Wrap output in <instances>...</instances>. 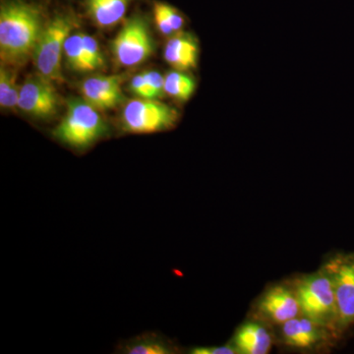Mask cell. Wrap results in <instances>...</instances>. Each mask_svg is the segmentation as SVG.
<instances>
[{
	"label": "cell",
	"mask_w": 354,
	"mask_h": 354,
	"mask_svg": "<svg viewBox=\"0 0 354 354\" xmlns=\"http://www.w3.org/2000/svg\"><path fill=\"white\" fill-rule=\"evenodd\" d=\"M51 82L41 74L28 78L21 86L18 106L32 118H53L59 106V95Z\"/></svg>",
	"instance_id": "8"
},
{
	"label": "cell",
	"mask_w": 354,
	"mask_h": 354,
	"mask_svg": "<svg viewBox=\"0 0 354 354\" xmlns=\"http://www.w3.org/2000/svg\"><path fill=\"white\" fill-rule=\"evenodd\" d=\"M297 295L300 309L310 320L339 326L334 286L327 272L305 279L298 285Z\"/></svg>",
	"instance_id": "4"
},
{
	"label": "cell",
	"mask_w": 354,
	"mask_h": 354,
	"mask_svg": "<svg viewBox=\"0 0 354 354\" xmlns=\"http://www.w3.org/2000/svg\"><path fill=\"white\" fill-rule=\"evenodd\" d=\"M196 84L192 77L174 70L165 77V94L171 95L177 101L186 102L194 94Z\"/></svg>",
	"instance_id": "15"
},
{
	"label": "cell",
	"mask_w": 354,
	"mask_h": 354,
	"mask_svg": "<svg viewBox=\"0 0 354 354\" xmlns=\"http://www.w3.org/2000/svg\"><path fill=\"white\" fill-rule=\"evenodd\" d=\"M236 348L232 346H199L191 349L193 354H234L239 353Z\"/></svg>",
	"instance_id": "24"
},
{
	"label": "cell",
	"mask_w": 354,
	"mask_h": 354,
	"mask_svg": "<svg viewBox=\"0 0 354 354\" xmlns=\"http://www.w3.org/2000/svg\"><path fill=\"white\" fill-rule=\"evenodd\" d=\"M235 346L243 354H266L272 346L271 335L262 326L248 323L242 326L235 335Z\"/></svg>",
	"instance_id": "13"
},
{
	"label": "cell",
	"mask_w": 354,
	"mask_h": 354,
	"mask_svg": "<svg viewBox=\"0 0 354 354\" xmlns=\"http://www.w3.org/2000/svg\"><path fill=\"white\" fill-rule=\"evenodd\" d=\"M116 62L123 67L141 64L152 55L153 39L145 18L135 15L127 21L111 44Z\"/></svg>",
	"instance_id": "6"
},
{
	"label": "cell",
	"mask_w": 354,
	"mask_h": 354,
	"mask_svg": "<svg viewBox=\"0 0 354 354\" xmlns=\"http://www.w3.org/2000/svg\"><path fill=\"white\" fill-rule=\"evenodd\" d=\"M283 332L286 342L295 348H310L318 341L314 333L300 319L293 318L283 323Z\"/></svg>",
	"instance_id": "17"
},
{
	"label": "cell",
	"mask_w": 354,
	"mask_h": 354,
	"mask_svg": "<svg viewBox=\"0 0 354 354\" xmlns=\"http://www.w3.org/2000/svg\"><path fill=\"white\" fill-rule=\"evenodd\" d=\"M145 74L147 82L152 93L153 99L157 100L165 94V77L160 75L157 71H147Z\"/></svg>",
	"instance_id": "20"
},
{
	"label": "cell",
	"mask_w": 354,
	"mask_h": 354,
	"mask_svg": "<svg viewBox=\"0 0 354 354\" xmlns=\"http://www.w3.org/2000/svg\"><path fill=\"white\" fill-rule=\"evenodd\" d=\"M109 127L99 111L85 100H72L62 122L53 129V138L77 151L87 150L104 138Z\"/></svg>",
	"instance_id": "2"
},
{
	"label": "cell",
	"mask_w": 354,
	"mask_h": 354,
	"mask_svg": "<svg viewBox=\"0 0 354 354\" xmlns=\"http://www.w3.org/2000/svg\"><path fill=\"white\" fill-rule=\"evenodd\" d=\"M20 88L16 84V77L12 72L1 64L0 69V104L4 109L18 106Z\"/></svg>",
	"instance_id": "18"
},
{
	"label": "cell",
	"mask_w": 354,
	"mask_h": 354,
	"mask_svg": "<svg viewBox=\"0 0 354 354\" xmlns=\"http://www.w3.org/2000/svg\"><path fill=\"white\" fill-rule=\"evenodd\" d=\"M130 0H86L91 19L101 28H109L124 18Z\"/></svg>",
	"instance_id": "12"
},
{
	"label": "cell",
	"mask_w": 354,
	"mask_h": 354,
	"mask_svg": "<svg viewBox=\"0 0 354 354\" xmlns=\"http://www.w3.org/2000/svg\"><path fill=\"white\" fill-rule=\"evenodd\" d=\"M82 39L84 48H85L86 55H87L88 60L90 62L93 71L104 68V57H102L101 48H100L97 39L85 34H82Z\"/></svg>",
	"instance_id": "19"
},
{
	"label": "cell",
	"mask_w": 354,
	"mask_h": 354,
	"mask_svg": "<svg viewBox=\"0 0 354 354\" xmlns=\"http://www.w3.org/2000/svg\"><path fill=\"white\" fill-rule=\"evenodd\" d=\"M334 286L339 327L354 323V256L339 257L326 268Z\"/></svg>",
	"instance_id": "7"
},
{
	"label": "cell",
	"mask_w": 354,
	"mask_h": 354,
	"mask_svg": "<svg viewBox=\"0 0 354 354\" xmlns=\"http://www.w3.org/2000/svg\"><path fill=\"white\" fill-rule=\"evenodd\" d=\"M41 11L22 0H6L0 9L1 64L21 66L32 57L44 29Z\"/></svg>",
	"instance_id": "1"
},
{
	"label": "cell",
	"mask_w": 354,
	"mask_h": 354,
	"mask_svg": "<svg viewBox=\"0 0 354 354\" xmlns=\"http://www.w3.org/2000/svg\"><path fill=\"white\" fill-rule=\"evenodd\" d=\"M118 353L123 354H171L174 346L162 335L145 333L120 342Z\"/></svg>",
	"instance_id": "14"
},
{
	"label": "cell",
	"mask_w": 354,
	"mask_h": 354,
	"mask_svg": "<svg viewBox=\"0 0 354 354\" xmlns=\"http://www.w3.org/2000/svg\"><path fill=\"white\" fill-rule=\"evenodd\" d=\"M153 11H155L156 22H157L158 30H160L165 36H174L176 32L172 29L169 20H167V16H165L164 10H162V4L156 3Z\"/></svg>",
	"instance_id": "22"
},
{
	"label": "cell",
	"mask_w": 354,
	"mask_h": 354,
	"mask_svg": "<svg viewBox=\"0 0 354 354\" xmlns=\"http://www.w3.org/2000/svg\"><path fill=\"white\" fill-rule=\"evenodd\" d=\"M198 57L199 46L191 35H174L165 44V59L176 70L194 68Z\"/></svg>",
	"instance_id": "11"
},
{
	"label": "cell",
	"mask_w": 354,
	"mask_h": 354,
	"mask_svg": "<svg viewBox=\"0 0 354 354\" xmlns=\"http://www.w3.org/2000/svg\"><path fill=\"white\" fill-rule=\"evenodd\" d=\"M64 57L67 64L72 70L77 72L93 71L88 62L85 48H84L82 34L70 35L64 43Z\"/></svg>",
	"instance_id": "16"
},
{
	"label": "cell",
	"mask_w": 354,
	"mask_h": 354,
	"mask_svg": "<svg viewBox=\"0 0 354 354\" xmlns=\"http://www.w3.org/2000/svg\"><path fill=\"white\" fill-rule=\"evenodd\" d=\"M260 311L276 323L297 318L300 305L297 295L285 286H276L266 293L259 304Z\"/></svg>",
	"instance_id": "10"
},
{
	"label": "cell",
	"mask_w": 354,
	"mask_h": 354,
	"mask_svg": "<svg viewBox=\"0 0 354 354\" xmlns=\"http://www.w3.org/2000/svg\"><path fill=\"white\" fill-rule=\"evenodd\" d=\"M130 90L132 91L133 94L141 99L153 100L144 73L139 74L132 79L131 83H130Z\"/></svg>",
	"instance_id": "21"
},
{
	"label": "cell",
	"mask_w": 354,
	"mask_h": 354,
	"mask_svg": "<svg viewBox=\"0 0 354 354\" xmlns=\"http://www.w3.org/2000/svg\"><path fill=\"white\" fill-rule=\"evenodd\" d=\"M178 120L176 109L156 100H133L125 106L122 127L134 134L162 132L171 129Z\"/></svg>",
	"instance_id": "5"
},
{
	"label": "cell",
	"mask_w": 354,
	"mask_h": 354,
	"mask_svg": "<svg viewBox=\"0 0 354 354\" xmlns=\"http://www.w3.org/2000/svg\"><path fill=\"white\" fill-rule=\"evenodd\" d=\"M121 81L120 76L90 77L81 87L84 100L97 111L115 108L125 101L120 88Z\"/></svg>",
	"instance_id": "9"
},
{
	"label": "cell",
	"mask_w": 354,
	"mask_h": 354,
	"mask_svg": "<svg viewBox=\"0 0 354 354\" xmlns=\"http://www.w3.org/2000/svg\"><path fill=\"white\" fill-rule=\"evenodd\" d=\"M75 25L71 16L59 14L44 26L32 58L39 74L48 80L64 81L62 58L64 43Z\"/></svg>",
	"instance_id": "3"
},
{
	"label": "cell",
	"mask_w": 354,
	"mask_h": 354,
	"mask_svg": "<svg viewBox=\"0 0 354 354\" xmlns=\"http://www.w3.org/2000/svg\"><path fill=\"white\" fill-rule=\"evenodd\" d=\"M160 4H162V10H164L165 16H167V20H169V24H171L174 31L176 32L180 31L184 25L183 16L177 12L176 9L172 8L171 6L165 3Z\"/></svg>",
	"instance_id": "23"
}]
</instances>
